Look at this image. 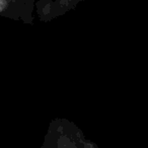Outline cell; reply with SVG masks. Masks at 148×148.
<instances>
[{
  "label": "cell",
  "instance_id": "obj_1",
  "mask_svg": "<svg viewBox=\"0 0 148 148\" xmlns=\"http://www.w3.org/2000/svg\"><path fill=\"white\" fill-rule=\"evenodd\" d=\"M82 0H43L42 15L53 17L75 8Z\"/></svg>",
  "mask_w": 148,
  "mask_h": 148
},
{
  "label": "cell",
  "instance_id": "obj_2",
  "mask_svg": "<svg viewBox=\"0 0 148 148\" xmlns=\"http://www.w3.org/2000/svg\"><path fill=\"white\" fill-rule=\"evenodd\" d=\"M9 2H10L9 0H0V13L3 12L8 7Z\"/></svg>",
  "mask_w": 148,
  "mask_h": 148
},
{
  "label": "cell",
  "instance_id": "obj_3",
  "mask_svg": "<svg viewBox=\"0 0 148 148\" xmlns=\"http://www.w3.org/2000/svg\"><path fill=\"white\" fill-rule=\"evenodd\" d=\"M9 1H10V2H13V1H15V0H9Z\"/></svg>",
  "mask_w": 148,
  "mask_h": 148
}]
</instances>
